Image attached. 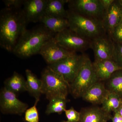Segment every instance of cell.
I'll use <instances>...</instances> for the list:
<instances>
[{"label": "cell", "instance_id": "cell-1", "mask_svg": "<svg viewBox=\"0 0 122 122\" xmlns=\"http://www.w3.org/2000/svg\"><path fill=\"white\" fill-rule=\"evenodd\" d=\"M27 22L22 10L5 8L0 13V46L12 52L20 37L26 30Z\"/></svg>", "mask_w": 122, "mask_h": 122}, {"label": "cell", "instance_id": "cell-2", "mask_svg": "<svg viewBox=\"0 0 122 122\" xmlns=\"http://www.w3.org/2000/svg\"><path fill=\"white\" fill-rule=\"evenodd\" d=\"M55 34L44 25L31 30H26L20 37L12 52L21 58L29 57L39 54L44 44L54 37Z\"/></svg>", "mask_w": 122, "mask_h": 122}, {"label": "cell", "instance_id": "cell-3", "mask_svg": "<svg viewBox=\"0 0 122 122\" xmlns=\"http://www.w3.org/2000/svg\"><path fill=\"white\" fill-rule=\"evenodd\" d=\"M69 28L73 32L90 40L106 33L100 20L68 10Z\"/></svg>", "mask_w": 122, "mask_h": 122}, {"label": "cell", "instance_id": "cell-4", "mask_svg": "<svg viewBox=\"0 0 122 122\" xmlns=\"http://www.w3.org/2000/svg\"><path fill=\"white\" fill-rule=\"evenodd\" d=\"M42 93L49 100L56 97L66 99L70 86L63 76L47 66L42 73Z\"/></svg>", "mask_w": 122, "mask_h": 122}, {"label": "cell", "instance_id": "cell-5", "mask_svg": "<svg viewBox=\"0 0 122 122\" xmlns=\"http://www.w3.org/2000/svg\"><path fill=\"white\" fill-rule=\"evenodd\" d=\"M97 81L93 62L87 56L75 78L70 84V93L74 98L82 97L86 91Z\"/></svg>", "mask_w": 122, "mask_h": 122}, {"label": "cell", "instance_id": "cell-6", "mask_svg": "<svg viewBox=\"0 0 122 122\" xmlns=\"http://www.w3.org/2000/svg\"><path fill=\"white\" fill-rule=\"evenodd\" d=\"M87 56L75 54L59 61L48 65L54 71L61 74L67 82L72 83L81 67Z\"/></svg>", "mask_w": 122, "mask_h": 122}, {"label": "cell", "instance_id": "cell-7", "mask_svg": "<svg viewBox=\"0 0 122 122\" xmlns=\"http://www.w3.org/2000/svg\"><path fill=\"white\" fill-rule=\"evenodd\" d=\"M55 40L63 48L76 53L90 48L91 40L79 35L69 28L55 35Z\"/></svg>", "mask_w": 122, "mask_h": 122}, {"label": "cell", "instance_id": "cell-8", "mask_svg": "<svg viewBox=\"0 0 122 122\" xmlns=\"http://www.w3.org/2000/svg\"><path fill=\"white\" fill-rule=\"evenodd\" d=\"M70 10L102 21L105 11L100 0H68Z\"/></svg>", "mask_w": 122, "mask_h": 122}, {"label": "cell", "instance_id": "cell-9", "mask_svg": "<svg viewBox=\"0 0 122 122\" xmlns=\"http://www.w3.org/2000/svg\"><path fill=\"white\" fill-rule=\"evenodd\" d=\"M90 48L93 51L95 61L114 60V43L107 34L91 40Z\"/></svg>", "mask_w": 122, "mask_h": 122}, {"label": "cell", "instance_id": "cell-10", "mask_svg": "<svg viewBox=\"0 0 122 122\" xmlns=\"http://www.w3.org/2000/svg\"><path fill=\"white\" fill-rule=\"evenodd\" d=\"M28 106L17 97L16 94L4 87L0 94V108L5 114L21 115L25 113Z\"/></svg>", "mask_w": 122, "mask_h": 122}, {"label": "cell", "instance_id": "cell-11", "mask_svg": "<svg viewBox=\"0 0 122 122\" xmlns=\"http://www.w3.org/2000/svg\"><path fill=\"white\" fill-rule=\"evenodd\" d=\"M54 37L44 44L39 53L48 65L59 61L76 53L61 46Z\"/></svg>", "mask_w": 122, "mask_h": 122}, {"label": "cell", "instance_id": "cell-12", "mask_svg": "<svg viewBox=\"0 0 122 122\" xmlns=\"http://www.w3.org/2000/svg\"><path fill=\"white\" fill-rule=\"evenodd\" d=\"M122 21V0H114L105 11L102 21L106 33L110 36L114 29Z\"/></svg>", "mask_w": 122, "mask_h": 122}, {"label": "cell", "instance_id": "cell-13", "mask_svg": "<svg viewBox=\"0 0 122 122\" xmlns=\"http://www.w3.org/2000/svg\"><path fill=\"white\" fill-rule=\"evenodd\" d=\"M46 0H25L22 9L27 23L40 22L44 15Z\"/></svg>", "mask_w": 122, "mask_h": 122}, {"label": "cell", "instance_id": "cell-14", "mask_svg": "<svg viewBox=\"0 0 122 122\" xmlns=\"http://www.w3.org/2000/svg\"><path fill=\"white\" fill-rule=\"evenodd\" d=\"M93 67L98 81H106L114 72L122 70L114 60L94 61Z\"/></svg>", "mask_w": 122, "mask_h": 122}, {"label": "cell", "instance_id": "cell-15", "mask_svg": "<svg viewBox=\"0 0 122 122\" xmlns=\"http://www.w3.org/2000/svg\"><path fill=\"white\" fill-rule=\"evenodd\" d=\"M109 92L104 82L98 81L86 91L82 98L83 100L93 104H102Z\"/></svg>", "mask_w": 122, "mask_h": 122}, {"label": "cell", "instance_id": "cell-16", "mask_svg": "<svg viewBox=\"0 0 122 122\" xmlns=\"http://www.w3.org/2000/svg\"><path fill=\"white\" fill-rule=\"evenodd\" d=\"M79 122H107L112 117L111 113L102 107L95 106L84 108L81 110Z\"/></svg>", "mask_w": 122, "mask_h": 122}, {"label": "cell", "instance_id": "cell-17", "mask_svg": "<svg viewBox=\"0 0 122 122\" xmlns=\"http://www.w3.org/2000/svg\"><path fill=\"white\" fill-rule=\"evenodd\" d=\"M40 22L51 32L56 34L69 28L67 18L44 15Z\"/></svg>", "mask_w": 122, "mask_h": 122}, {"label": "cell", "instance_id": "cell-18", "mask_svg": "<svg viewBox=\"0 0 122 122\" xmlns=\"http://www.w3.org/2000/svg\"><path fill=\"white\" fill-rule=\"evenodd\" d=\"M67 0H46L44 15L67 18L68 11L65 8Z\"/></svg>", "mask_w": 122, "mask_h": 122}, {"label": "cell", "instance_id": "cell-19", "mask_svg": "<svg viewBox=\"0 0 122 122\" xmlns=\"http://www.w3.org/2000/svg\"><path fill=\"white\" fill-rule=\"evenodd\" d=\"M25 74L26 91L28 92L36 100H40V96L42 94L41 80L39 79L30 70H25Z\"/></svg>", "mask_w": 122, "mask_h": 122}, {"label": "cell", "instance_id": "cell-20", "mask_svg": "<svg viewBox=\"0 0 122 122\" xmlns=\"http://www.w3.org/2000/svg\"><path fill=\"white\" fill-rule=\"evenodd\" d=\"M5 86L6 89L16 94L26 91V80L16 72H14L11 77L5 81Z\"/></svg>", "mask_w": 122, "mask_h": 122}, {"label": "cell", "instance_id": "cell-21", "mask_svg": "<svg viewBox=\"0 0 122 122\" xmlns=\"http://www.w3.org/2000/svg\"><path fill=\"white\" fill-rule=\"evenodd\" d=\"M105 84L110 92L117 94L122 98V70L114 72Z\"/></svg>", "mask_w": 122, "mask_h": 122}, {"label": "cell", "instance_id": "cell-22", "mask_svg": "<svg viewBox=\"0 0 122 122\" xmlns=\"http://www.w3.org/2000/svg\"><path fill=\"white\" fill-rule=\"evenodd\" d=\"M102 109L106 112L111 113L117 111L122 105V98L117 94L109 92L103 101Z\"/></svg>", "mask_w": 122, "mask_h": 122}, {"label": "cell", "instance_id": "cell-23", "mask_svg": "<svg viewBox=\"0 0 122 122\" xmlns=\"http://www.w3.org/2000/svg\"><path fill=\"white\" fill-rule=\"evenodd\" d=\"M66 102L67 99L62 98L56 97L51 99L47 106L46 113L47 115L61 114L66 110Z\"/></svg>", "mask_w": 122, "mask_h": 122}, {"label": "cell", "instance_id": "cell-24", "mask_svg": "<svg viewBox=\"0 0 122 122\" xmlns=\"http://www.w3.org/2000/svg\"><path fill=\"white\" fill-rule=\"evenodd\" d=\"M39 99L35 101L34 105L26 109L25 112V119L27 122H39V118L37 105Z\"/></svg>", "mask_w": 122, "mask_h": 122}, {"label": "cell", "instance_id": "cell-25", "mask_svg": "<svg viewBox=\"0 0 122 122\" xmlns=\"http://www.w3.org/2000/svg\"><path fill=\"white\" fill-rule=\"evenodd\" d=\"M114 43L115 48L114 60L122 69V44L115 42H114Z\"/></svg>", "mask_w": 122, "mask_h": 122}, {"label": "cell", "instance_id": "cell-26", "mask_svg": "<svg viewBox=\"0 0 122 122\" xmlns=\"http://www.w3.org/2000/svg\"><path fill=\"white\" fill-rule=\"evenodd\" d=\"M67 120L69 122H79L81 117L80 112L76 111L72 107L65 111Z\"/></svg>", "mask_w": 122, "mask_h": 122}, {"label": "cell", "instance_id": "cell-27", "mask_svg": "<svg viewBox=\"0 0 122 122\" xmlns=\"http://www.w3.org/2000/svg\"><path fill=\"white\" fill-rule=\"evenodd\" d=\"M110 36L115 42L122 44V21L114 29Z\"/></svg>", "mask_w": 122, "mask_h": 122}, {"label": "cell", "instance_id": "cell-28", "mask_svg": "<svg viewBox=\"0 0 122 122\" xmlns=\"http://www.w3.org/2000/svg\"><path fill=\"white\" fill-rule=\"evenodd\" d=\"M25 0H4V4L6 8L20 9L24 5Z\"/></svg>", "mask_w": 122, "mask_h": 122}, {"label": "cell", "instance_id": "cell-29", "mask_svg": "<svg viewBox=\"0 0 122 122\" xmlns=\"http://www.w3.org/2000/svg\"><path fill=\"white\" fill-rule=\"evenodd\" d=\"M114 0H100V2L105 11L111 5Z\"/></svg>", "mask_w": 122, "mask_h": 122}, {"label": "cell", "instance_id": "cell-30", "mask_svg": "<svg viewBox=\"0 0 122 122\" xmlns=\"http://www.w3.org/2000/svg\"><path fill=\"white\" fill-rule=\"evenodd\" d=\"M114 113V115L111 119L112 122H122V117L117 111Z\"/></svg>", "mask_w": 122, "mask_h": 122}, {"label": "cell", "instance_id": "cell-31", "mask_svg": "<svg viewBox=\"0 0 122 122\" xmlns=\"http://www.w3.org/2000/svg\"><path fill=\"white\" fill-rule=\"evenodd\" d=\"M117 111L122 117V105L121 106V107H119V109Z\"/></svg>", "mask_w": 122, "mask_h": 122}, {"label": "cell", "instance_id": "cell-32", "mask_svg": "<svg viewBox=\"0 0 122 122\" xmlns=\"http://www.w3.org/2000/svg\"><path fill=\"white\" fill-rule=\"evenodd\" d=\"M68 122V121H62V122Z\"/></svg>", "mask_w": 122, "mask_h": 122}]
</instances>
